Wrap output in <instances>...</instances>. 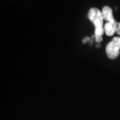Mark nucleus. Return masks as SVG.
Returning a JSON list of instances; mask_svg holds the SVG:
<instances>
[{"label": "nucleus", "instance_id": "f257e3e1", "mask_svg": "<svg viewBox=\"0 0 120 120\" xmlns=\"http://www.w3.org/2000/svg\"><path fill=\"white\" fill-rule=\"evenodd\" d=\"M88 18L95 26V35L102 36L104 33L103 27V17L102 13L97 8L90 9L88 13Z\"/></svg>", "mask_w": 120, "mask_h": 120}, {"label": "nucleus", "instance_id": "f03ea898", "mask_svg": "<svg viewBox=\"0 0 120 120\" xmlns=\"http://www.w3.org/2000/svg\"><path fill=\"white\" fill-rule=\"evenodd\" d=\"M105 50L108 57L109 59L114 60L117 58L120 54V47L112 41L107 45Z\"/></svg>", "mask_w": 120, "mask_h": 120}, {"label": "nucleus", "instance_id": "7ed1b4c3", "mask_svg": "<svg viewBox=\"0 0 120 120\" xmlns=\"http://www.w3.org/2000/svg\"><path fill=\"white\" fill-rule=\"evenodd\" d=\"M101 13H102L103 19L107 22L113 23L116 21L113 18L112 9L109 6H104L102 9Z\"/></svg>", "mask_w": 120, "mask_h": 120}, {"label": "nucleus", "instance_id": "20e7f679", "mask_svg": "<svg viewBox=\"0 0 120 120\" xmlns=\"http://www.w3.org/2000/svg\"><path fill=\"white\" fill-rule=\"evenodd\" d=\"M117 27V23L115 21L113 23L107 22L104 26V31L105 34L108 36H112L116 32V30Z\"/></svg>", "mask_w": 120, "mask_h": 120}, {"label": "nucleus", "instance_id": "39448f33", "mask_svg": "<svg viewBox=\"0 0 120 120\" xmlns=\"http://www.w3.org/2000/svg\"><path fill=\"white\" fill-rule=\"evenodd\" d=\"M112 41L114 42L116 45H117L120 47V38H118V37L113 38V39H112Z\"/></svg>", "mask_w": 120, "mask_h": 120}, {"label": "nucleus", "instance_id": "423d86ee", "mask_svg": "<svg viewBox=\"0 0 120 120\" xmlns=\"http://www.w3.org/2000/svg\"><path fill=\"white\" fill-rule=\"evenodd\" d=\"M94 38L95 41L97 43H100L101 41H102V37L101 36H99V35H94Z\"/></svg>", "mask_w": 120, "mask_h": 120}, {"label": "nucleus", "instance_id": "0eeeda50", "mask_svg": "<svg viewBox=\"0 0 120 120\" xmlns=\"http://www.w3.org/2000/svg\"><path fill=\"white\" fill-rule=\"evenodd\" d=\"M90 40V38H88V37H86L85 38L83 39V42L84 43H86V42H87V41H89Z\"/></svg>", "mask_w": 120, "mask_h": 120}, {"label": "nucleus", "instance_id": "6e6552de", "mask_svg": "<svg viewBox=\"0 0 120 120\" xmlns=\"http://www.w3.org/2000/svg\"><path fill=\"white\" fill-rule=\"evenodd\" d=\"M116 33L118 35H120V28L117 27V30H116Z\"/></svg>", "mask_w": 120, "mask_h": 120}, {"label": "nucleus", "instance_id": "1a4fd4ad", "mask_svg": "<svg viewBox=\"0 0 120 120\" xmlns=\"http://www.w3.org/2000/svg\"><path fill=\"white\" fill-rule=\"evenodd\" d=\"M117 27L120 28V23H117Z\"/></svg>", "mask_w": 120, "mask_h": 120}]
</instances>
